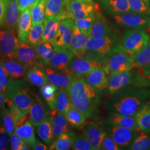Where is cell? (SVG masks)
<instances>
[{"label":"cell","instance_id":"cell-1","mask_svg":"<svg viewBox=\"0 0 150 150\" xmlns=\"http://www.w3.org/2000/svg\"><path fill=\"white\" fill-rule=\"evenodd\" d=\"M114 95L108 108L120 115L134 116L150 100V89L130 87Z\"/></svg>","mask_w":150,"mask_h":150},{"label":"cell","instance_id":"cell-2","mask_svg":"<svg viewBox=\"0 0 150 150\" xmlns=\"http://www.w3.org/2000/svg\"><path fill=\"white\" fill-rule=\"evenodd\" d=\"M72 106L86 118L94 116L98 103L96 89L88 85L83 78L75 79L67 89Z\"/></svg>","mask_w":150,"mask_h":150},{"label":"cell","instance_id":"cell-3","mask_svg":"<svg viewBox=\"0 0 150 150\" xmlns=\"http://www.w3.org/2000/svg\"><path fill=\"white\" fill-rule=\"evenodd\" d=\"M6 98L13 102L25 114H28L36 95L31 91L23 81L13 80L6 88Z\"/></svg>","mask_w":150,"mask_h":150},{"label":"cell","instance_id":"cell-4","mask_svg":"<svg viewBox=\"0 0 150 150\" xmlns=\"http://www.w3.org/2000/svg\"><path fill=\"white\" fill-rule=\"evenodd\" d=\"M105 67L109 77L113 75L131 71L134 67V56L117 48L108 55Z\"/></svg>","mask_w":150,"mask_h":150},{"label":"cell","instance_id":"cell-5","mask_svg":"<svg viewBox=\"0 0 150 150\" xmlns=\"http://www.w3.org/2000/svg\"><path fill=\"white\" fill-rule=\"evenodd\" d=\"M150 35L145 30H129L123 33L118 50L134 55L144 48L149 43Z\"/></svg>","mask_w":150,"mask_h":150},{"label":"cell","instance_id":"cell-6","mask_svg":"<svg viewBox=\"0 0 150 150\" xmlns=\"http://www.w3.org/2000/svg\"><path fill=\"white\" fill-rule=\"evenodd\" d=\"M116 24L130 30H146L150 27V16L129 11L113 15Z\"/></svg>","mask_w":150,"mask_h":150},{"label":"cell","instance_id":"cell-7","mask_svg":"<svg viewBox=\"0 0 150 150\" xmlns=\"http://www.w3.org/2000/svg\"><path fill=\"white\" fill-rule=\"evenodd\" d=\"M100 60L87 54L83 56H76L70 62L68 69L75 79L82 78L92 70L104 66Z\"/></svg>","mask_w":150,"mask_h":150},{"label":"cell","instance_id":"cell-8","mask_svg":"<svg viewBox=\"0 0 150 150\" xmlns=\"http://www.w3.org/2000/svg\"><path fill=\"white\" fill-rule=\"evenodd\" d=\"M113 46V41L109 36L98 38H88L86 45V51L92 54L88 55L100 60L102 62L101 59H104L105 62L107 56L116 48V47H114Z\"/></svg>","mask_w":150,"mask_h":150},{"label":"cell","instance_id":"cell-9","mask_svg":"<svg viewBox=\"0 0 150 150\" xmlns=\"http://www.w3.org/2000/svg\"><path fill=\"white\" fill-rule=\"evenodd\" d=\"M97 11H98V6L93 2L86 0H72L67 4L65 13L67 18L75 21L85 18Z\"/></svg>","mask_w":150,"mask_h":150},{"label":"cell","instance_id":"cell-10","mask_svg":"<svg viewBox=\"0 0 150 150\" xmlns=\"http://www.w3.org/2000/svg\"><path fill=\"white\" fill-rule=\"evenodd\" d=\"M20 42L15 31L0 30V59L15 58Z\"/></svg>","mask_w":150,"mask_h":150},{"label":"cell","instance_id":"cell-11","mask_svg":"<svg viewBox=\"0 0 150 150\" xmlns=\"http://www.w3.org/2000/svg\"><path fill=\"white\" fill-rule=\"evenodd\" d=\"M110 126H111L108 129L109 135L121 149L122 148L128 149L141 131L139 129H133L123 127Z\"/></svg>","mask_w":150,"mask_h":150},{"label":"cell","instance_id":"cell-12","mask_svg":"<svg viewBox=\"0 0 150 150\" xmlns=\"http://www.w3.org/2000/svg\"><path fill=\"white\" fill-rule=\"evenodd\" d=\"M74 21L70 18L60 20L57 32L52 45L54 48L70 49V42L72 36Z\"/></svg>","mask_w":150,"mask_h":150},{"label":"cell","instance_id":"cell-13","mask_svg":"<svg viewBox=\"0 0 150 150\" xmlns=\"http://www.w3.org/2000/svg\"><path fill=\"white\" fill-rule=\"evenodd\" d=\"M134 77V68L127 72L110 76L107 87L108 92L110 94L114 95L132 86Z\"/></svg>","mask_w":150,"mask_h":150},{"label":"cell","instance_id":"cell-14","mask_svg":"<svg viewBox=\"0 0 150 150\" xmlns=\"http://www.w3.org/2000/svg\"><path fill=\"white\" fill-rule=\"evenodd\" d=\"M15 58L23 64L28 70L38 63L36 49L26 42H20L16 50Z\"/></svg>","mask_w":150,"mask_h":150},{"label":"cell","instance_id":"cell-15","mask_svg":"<svg viewBox=\"0 0 150 150\" xmlns=\"http://www.w3.org/2000/svg\"><path fill=\"white\" fill-rule=\"evenodd\" d=\"M83 131L93 150H101L103 141L107 134L103 126L99 123L91 122L86 125Z\"/></svg>","mask_w":150,"mask_h":150},{"label":"cell","instance_id":"cell-16","mask_svg":"<svg viewBox=\"0 0 150 150\" xmlns=\"http://www.w3.org/2000/svg\"><path fill=\"white\" fill-rule=\"evenodd\" d=\"M55 52L50 60L48 66L52 69L63 72L69 68L70 62L75 54L70 49L54 48Z\"/></svg>","mask_w":150,"mask_h":150},{"label":"cell","instance_id":"cell-17","mask_svg":"<svg viewBox=\"0 0 150 150\" xmlns=\"http://www.w3.org/2000/svg\"><path fill=\"white\" fill-rule=\"evenodd\" d=\"M45 70L48 82L59 88L67 91L69 87L75 79L68 69L63 72L54 71L49 67L45 68Z\"/></svg>","mask_w":150,"mask_h":150},{"label":"cell","instance_id":"cell-18","mask_svg":"<svg viewBox=\"0 0 150 150\" xmlns=\"http://www.w3.org/2000/svg\"><path fill=\"white\" fill-rule=\"evenodd\" d=\"M84 77L86 82L97 90L102 91L108 87L109 76L105 66L92 70Z\"/></svg>","mask_w":150,"mask_h":150},{"label":"cell","instance_id":"cell-19","mask_svg":"<svg viewBox=\"0 0 150 150\" xmlns=\"http://www.w3.org/2000/svg\"><path fill=\"white\" fill-rule=\"evenodd\" d=\"M88 37L74 25L72 36L70 42V49L76 56H83L86 53V45Z\"/></svg>","mask_w":150,"mask_h":150},{"label":"cell","instance_id":"cell-20","mask_svg":"<svg viewBox=\"0 0 150 150\" xmlns=\"http://www.w3.org/2000/svg\"><path fill=\"white\" fill-rule=\"evenodd\" d=\"M64 18H67L66 15L45 17L43 24V42L52 43L57 32L59 21Z\"/></svg>","mask_w":150,"mask_h":150},{"label":"cell","instance_id":"cell-21","mask_svg":"<svg viewBox=\"0 0 150 150\" xmlns=\"http://www.w3.org/2000/svg\"><path fill=\"white\" fill-rule=\"evenodd\" d=\"M48 115V111L42 101L36 95L28 113V121L35 126L41 123Z\"/></svg>","mask_w":150,"mask_h":150},{"label":"cell","instance_id":"cell-22","mask_svg":"<svg viewBox=\"0 0 150 150\" xmlns=\"http://www.w3.org/2000/svg\"><path fill=\"white\" fill-rule=\"evenodd\" d=\"M111 33V28L107 20L101 12H96L91 34L88 38H98L109 36Z\"/></svg>","mask_w":150,"mask_h":150},{"label":"cell","instance_id":"cell-23","mask_svg":"<svg viewBox=\"0 0 150 150\" xmlns=\"http://www.w3.org/2000/svg\"><path fill=\"white\" fill-rule=\"evenodd\" d=\"M20 14L17 0H10L5 19L1 27L16 31Z\"/></svg>","mask_w":150,"mask_h":150},{"label":"cell","instance_id":"cell-24","mask_svg":"<svg viewBox=\"0 0 150 150\" xmlns=\"http://www.w3.org/2000/svg\"><path fill=\"white\" fill-rule=\"evenodd\" d=\"M32 27L31 7L22 11L17 25V35L22 42H26L28 35Z\"/></svg>","mask_w":150,"mask_h":150},{"label":"cell","instance_id":"cell-25","mask_svg":"<svg viewBox=\"0 0 150 150\" xmlns=\"http://www.w3.org/2000/svg\"><path fill=\"white\" fill-rule=\"evenodd\" d=\"M51 114V123L54 139L65 132H70V124L63 113L57 110H53Z\"/></svg>","mask_w":150,"mask_h":150},{"label":"cell","instance_id":"cell-26","mask_svg":"<svg viewBox=\"0 0 150 150\" xmlns=\"http://www.w3.org/2000/svg\"><path fill=\"white\" fill-rule=\"evenodd\" d=\"M0 61L14 80L25 77L28 71L27 68L15 58L1 59Z\"/></svg>","mask_w":150,"mask_h":150},{"label":"cell","instance_id":"cell-27","mask_svg":"<svg viewBox=\"0 0 150 150\" xmlns=\"http://www.w3.org/2000/svg\"><path fill=\"white\" fill-rule=\"evenodd\" d=\"M45 67L36 64L28 70L25 76V79L34 86L41 87L48 83L45 70Z\"/></svg>","mask_w":150,"mask_h":150},{"label":"cell","instance_id":"cell-28","mask_svg":"<svg viewBox=\"0 0 150 150\" xmlns=\"http://www.w3.org/2000/svg\"><path fill=\"white\" fill-rule=\"evenodd\" d=\"M107 122L110 125L126 127L133 129H139L134 116H124L117 113L110 114L107 117Z\"/></svg>","mask_w":150,"mask_h":150},{"label":"cell","instance_id":"cell-29","mask_svg":"<svg viewBox=\"0 0 150 150\" xmlns=\"http://www.w3.org/2000/svg\"><path fill=\"white\" fill-rule=\"evenodd\" d=\"M38 56L37 64L42 66H48L50 60L55 52L52 44L42 41L35 47Z\"/></svg>","mask_w":150,"mask_h":150},{"label":"cell","instance_id":"cell-30","mask_svg":"<svg viewBox=\"0 0 150 150\" xmlns=\"http://www.w3.org/2000/svg\"><path fill=\"white\" fill-rule=\"evenodd\" d=\"M15 131L23 139L31 149L36 144V137L35 132L34 126L27 120L21 126L15 128Z\"/></svg>","mask_w":150,"mask_h":150},{"label":"cell","instance_id":"cell-31","mask_svg":"<svg viewBox=\"0 0 150 150\" xmlns=\"http://www.w3.org/2000/svg\"><path fill=\"white\" fill-rule=\"evenodd\" d=\"M36 132L38 137L47 146L51 145L54 140L52 130L51 117H46L41 123L36 126Z\"/></svg>","mask_w":150,"mask_h":150},{"label":"cell","instance_id":"cell-32","mask_svg":"<svg viewBox=\"0 0 150 150\" xmlns=\"http://www.w3.org/2000/svg\"><path fill=\"white\" fill-rule=\"evenodd\" d=\"M139 129L144 133H150V101L146 102L134 115Z\"/></svg>","mask_w":150,"mask_h":150},{"label":"cell","instance_id":"cell-33","mask_svg":"<svg viewBox=\"0 0 150 150\" xmlns=\"http://www.w3.org/2000/svg\"><path fill=\"white\" fill-rule=\"evenodd\" d=\"M59 87L51 83H47L41 86L40 91L45 100L51 110H57V94Z\"/></svg>","mask_w":150,"mask_h":150},{"label":"cell","instance_id":"cell-34","mask_svg":"<svg viewBox=\"0 0 150 150\" xmlns=\"http://www.w3.org/2000/svg\"><path fill=\"white\" fill-rule=\"evenodd\" d=\"M75 135L72 132H65L59 135L50 146L49 150H68L72 148L75 141Z\"/></svg>","mask_w":150,"mask_h":150},{"label":"cell","instance_id":"cell-35","mask_svg":"<svg viewBox=\"0 0 150 150\" xmlns=\"http://www.w3.org/2000/svg\"><path fill=\"white\" fill-rule=\"evenodd\" d=\"M101 3L104 8L113 15L131 11L128 0H104Z\"/></svg>","mask_w":150,"mask_h":150},{"label":"cell","instance_id":"cell-36","mask_svg":"<svg viewBox=\"0 0 150 150\" xmlns=\"http://www.w3.org/2000/svg\"><path fill=\"white\" fill-rule=\"evenodd\" d=\"M67 2L65 0H47L45 8V17L66 15Z\"/></svg>","mask_w":150,"mask_h":150},{"label":"cell","instance_id":"cell-37","mask_svg":"<svg viewBox=\"0 0 150 150\" xmlns=\"http://www.w3.org/2000/svg\"><path fill=\"white\" fill-rule=\"evenodd\" d=\"M47 0H37L31 7L32 26L43 23L45 20V8Z\"/></svg>","mask_w":150,"mask_h":150},{"label":"cell","instance_id":"cell-38","mask_svg":"<svg viewBox=\"0 0 150 150\" xmlns=\"http://www.w3.org/2000/svg\"><path fill=\"white\" fill-rule=\"evenodd\" d=\"M43 23L32 26L26 42L35 48L38 46L43 41Z\"/></svg>","mask_w":150,"mask_h":150},{"label":"cell","instance_id":"cell-39","mask_svg":"<svg viewBox=\"0 0 150 150\" xmlns=\"http://www.w3.org/2000/svg\"><path fill=\"white\" fill-rule=\"evenodd\" d=\"M56 105L57 111L64 115L71 107H73L67 90L59 88L57 94Z\"/></svg>","mask_w":150,"mask_h":150},{"label":"cell","instance_id":"cell-40","mask_svg":"<svg viewBox=\"0 0 150 150\" xmlns=\"http://www.w3.org/2000/svg\"><path fill=\"white\" fill-rule=\"evenodd\" d=\"M69 123L72 127H78L82 125L86 120L85 116L74 107H71L64 114Z\"/></svg>","mask_w":150,"mask_h":150},{"label":"cell","instance_id":"cell-41","mask_svg":"<svg viewBox=\"0 0 150 150\" xmlns=\"http://www.w3.org/2000/svg\"><path fill=\"white\" fill-rule=\"evenodd\" d=\"M131 150H150V135L140 131L138 136L127 149Z\"/></svg>","mask_w":150,"mask_h":150},{"label":"cell","instance_id":"cell-42","mask_svg":"<svg viewBox=\"0 0 150 150\" xmlns=\"http://www.w3.org/2000/svg\"><path fill=\"white\" fill-rule=\"evenodd\" d=\"M134 67L143 68L150 64V40L149 43L140 51L134 55Z\"/></svg>","mask_w":150,"mask_h":150},{"label":"cell","instance_id":"cell-43","mask_svg":"<svg viewBox=\"0 0 150 150\" xmlns=\"http://www.w3.org/2000/svg\"><path fill=\"white\" fill-rule=\"evenodd\" d=\"M96 13V12L92 13L85 18L74 21L75 26L77 27L81 32L88 37L90 36L92 31Z\"/></svg>","mask_w":150,"mask_h":150},{"label":"cell","instance_id":"cell-44","mask_svg":"<svg viewBox=\"0 0 150 150\" xmlns=\"http://www.w3.org/2000/svg\"><path fill=\"white\" fill-rule=\"evenodd\" d=\"M0 118L6 131L11 136L15 130V121L10 110L7 108H3L1 113Z\"/></svg>","mask_w":150,"mask_h":150},{"label":"cell","instance_id":"cell-45","mask_svg":"<svg viewBox=\"0 0 150 150\" xmlns=\"http://www.w3.org/2000/svg\"><path fill=\"white\" fill-rule=\"evenodd\" d=\"M131 11L150 16V6L143 0H128Z\"/></svg>","mask_w":150,"mask_h":150},{"label":"cell","instance_id":"cell-46","mask_svg":"<svg viewBox=\"0 0 150 150\" xmlns=\"http://www.w3.org/2000/svg\"><path fill=\"white\" fill-rule=\"evenodd\" d=\"M10 150H30L31 148L15 131L11 136Z\"/></svg>","mask_w":150,"mask_h":150},{"label":"cell","instance_id":"cell-47","mask_svg":"<svg viewBox=\"0 0 150 150\" xmlns=\"http://www.w3.org/2000/svg\"><path fill=\"white\" fill-rule=\"evenodd\" d=\"M72 149L74 150H93L86 136L82 134L76 136Z\"/></svg>","mask_w":150,"mask_h":150},{"label":"cell","instance_id":"cell-48","mask_svg":"<svg viewBox=\"0 0 150 150\" xmlns=\"http://www.w3.org/2000/svg\"><path fill=\"white\" fill-rule=\"evenodd\" d=\"M10 139L11 136L6 131L0 118V150L8 149Z\"/></svg>","mask_w":150,"mask_h":150},{"label":"cell","instance_id":"cell-49","mask_svg":"<svg viewBox=\"0 0 150 150\" xmlns=\"http://www.w3.org/2000/svg\"><path fill=\"white\" fill-rule=\"evenodd\" d=\"M13 80L0 61V82L2 85L6 89Z\"/></svg>","mask_w":150,"mask_h":150},{"label":"cell","instance_id":"cell-50","mask_svg":"<svg viewBox=\"0 0 150 150\" xmlns=\"http://www.w3.org/2000/svg\"><path fill=\"white\" fill-rule=\"evenodd\" d=\"M120 149L121 148L116 144L111 137L109 134H106L102 142L101 150H118Z\"/></svg>","mask_w":150,"mask_h":150},{"label":"cell","instance_id":"cell-51","mask_svg":"<svg viewBox=\"0 0 150 150\" xmlns=\"http://www.w3.org/2000/svg\"><path fill=\"white\" fill-rule=\"evenodd\" d=\"M10 0H0V27L2 26L7 11Z\"/></svg>","mask_w":150,"mask_h":150},{"label":"cell","instance_id":"cell-52","mask_svg":"<svg viewBox=\"0 0 150 150\" xmlns=\"http://www.w3.org/2000/svg\"><path fill=\"white\" fill-rule=\"evenodd\" d=\"M37 0H17L19 10L21 13L27 8L31 7Z\"/></svg>","mask_w":150,"mask_h":150},{"label":"cell","instance_id":"cell-53","mask_svg":"<svg viewBox=\"0 0 150 150\" xmlns=\"http://www.w3.org/2000/svg\"><path fill=\"white\" fill-rule=\"evenodd\" d=\"M48 149V147L46 145L41 142L40 139H36V144L34 147L33 148V150H46Z\"/></svg>","mask_w":150,"mask_h":150},{"label":"cell","instance_id":"cell-54","mask_svg":"<svg viewBox=\"0 0 150 150\" xmlns=\"http://www.w3.org/2000/svg\"><path fill=\"white\" fill-rule=\"evenodd\" d=\"M6 104V97L5 93L0 94V108H4Z\"/></svg>","mask_w":150,"mask_h":150},{"label":"cell","instance_id":"cell-55","mask_svg":"<svg viewBox=\"0 0 150 150\" xmlns=\"http://www.w3.org/2000/svg\"><path fill=\"white\" fill-rule=\"evenodd\" d=\"M142 69L146 75H149L150 76V64L145 66V67L142 68Z\"/></svg>","mask_w":150,"mask_h":150},{"label":"cell","instance_id":"cell-56","mask_svg":"<svg viewBox=\"0 0 150 150\" xmlns=\"http://www.w3.org/2000/svg\"><path fill=\"white\" fill-rule=\"evenodd\" d=\"M6 88L5 87H4L3 85H2L1 82H0V94L1 93H5L6 91Z\"/></svg>","mask_w":150,"mask_h":150},{"label":"cell","instance_id":"cell-57","mask_svg":"<svg viewBox=\"0 0 150 150\" xmlns=\"http://www.w3.org/2000/svg\"><path fill=\"white\" fill-rule=\"evenodd\" d=\"M143 1H144L148 5L150 6V0H143Z\"/></svg>","mask_w":150,"mask_h":150},{"label":"cell","instance_id":"cell-58","mask_svg":"<svg viewBox=\"0 0 150 150\" xmlns=\"http://www.w3.org/2000/svg\"><path fill=\"white\" fill-rule=\"evenodd\" d=\"M66 1V2H67V4L68 3V2H70L71 1H72V0H65Z\"/></svg>","mask_w":150,"mask_h":150},{"label":"cell","instance_id":"cell-59","mask_svg":"<svg viewBox=\"0 0 150 150\" xmlns=\"http://www.w3.org/2000/svg\"><path fill=\"white\" fill-rule=\"evenodd\" d=\"M87 1H89V2H92V0H86Z\"/></svg>","mask_w":150,"mask_h":150},{"label":"cell","instance_id":"cell-60","mask_svg":"<svg viewBox=\"0 0 150 150\" xmlns=\"http://www.w3.org/2000/svg\"><path fill=\"white\" fill-rule=\"evenodd\" d=\"M98 1H104V0H98Z\"/></svg>","mask_w":150,"mask_h":150},{"label":"cell","instance_id":"cell-61","mask_svg":"<svg viewBox=\"0 0 150 150\" xmlns=\"http://www.w3.org/2000/svg\"></svg>","mask_w":150,"mask_h":150}]
</instances>
